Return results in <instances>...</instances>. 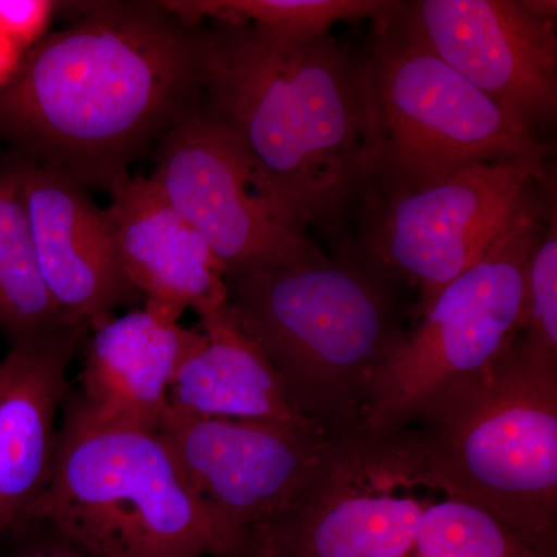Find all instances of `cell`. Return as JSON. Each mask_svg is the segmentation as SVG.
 Returning <instances> with one entry per match:
<instances>
[{"label": "cell", "mask_w": 557, "mask_h": 557, "mask_svg": "<svg viewBox=\"0 0 557 557\" xmlns=\"http://www.w3.org/2000/svg\"><path fill=\"white\" fill-rule=\"evenodd\" d=\"M0 89V146L112 193L200 108L203 24L166 2L70 3Z\"/></svg>", "instance_id": "cell-1"}, {"label": "cell", "mask_w": 557, "mask_h": 557, "mask_svg": "<svg viewBox=\"0 0 557 557\" xmlns=\"http://www.w3.org/2000/svg\"><path fill=\"white\" fill-rule=\"evenodd\" d=\"M200 110L234 139L256 193L348 255L370 193L361 54L330 33L203 24Z\"/></svg>", "instance_id": "cell-2"}, {"label": "cell", "mask_w": 557, "mask_h": 557, "mask_svg": "<svg viewBox=\"0 0 557 557\" xmlns=\"http://www.w3.org/2000/svg\"><path fill=\"white\" fill-rule=\"evenodd\" d=\"M242 332L300 416L333 438L364 434L373 395L410 330L403 289L357 258L322 255L225 274Z\"/></svg>", "instance_id": "cell-3"}, {"label": "cell", "mask_w": 557, "mask_h": 557, "mask_svg": "<svg viewBox=\"0 0 557 557\" xmlns=\"http://www.w3.org/2000/svg\"><path fill=\"white\" fill-rule=\"evenodd\" d=\"M403 431L432 491L557 545V368L515 341L435 392Z\"/></svg>", "instance_id": "cell-4"}, {"label": "cell", "mask_w": 557, "mask_h": 557, "mask_svg": "<svg viewBox=\"0 0 557 557\" xmlns=\"http://www.w3.org/2000/svg\"><path fill=\"white\" fill-rule=\"evenodd\" d=\"M28 522L95 557H234L244 539L189 486L159 432L91 420L67 399Z\"/></svg>", "instance_id": "cell-5"}, {"label": "cell", "mask_w": 557, "mask_h": 557, "mask_svg": "<svg viewBox=\"0 0 557 557\" xmlns=\"http://www.w3.org/2000/svg\"><path fill=\"white\" fill-rule=\"evenodd\" d=\"M361 62L370 193L482 163H522L547 177L548 146L413 36L395 2L372 17Z\"/></svg>", "instance_id": "cell-6"}, {"label": "cell", "mask_w": 557, "mask_h": 557, "mask_svg": "<svg viewBox=\"0 0 557 557\" xmlns=\"http://www.w3.org/2000/svg\"><path fill=\"white\" fill-rule=\"evenodd\" d=\"M537 193L485 255L418 317L376 387L364 434L381 437L408 428L435 392L485 368L518 338L528 265L556 211Z\"/></svg>", "instance_id": "cell-7"}, {"label": "cell", "mask_w": 557, "mask_h": 557, "mask_svg": "<svg viewBox=\"0 0 557 557\" xmlns=\"http://www.w3.org/2000/svg\"><path fill=\"white\" fill-rule=\"evenodd\" d=\"M522 163H482L423 185L369 194L346 256L418 292L420 317L547 182Z\"/></svg>", "instance_id": "cell-8"}, {"label": "cell", "mask_w": 557, "mask_h": 557, "mask_svg": "<svg viewBox=\"0 0 557 557\" xmlns=\"http://www.w3.org/2000/svg\"><path fill=\"white\" fill-rule=\"evenodd\" d=\"M432 490L408 432L350 438L292 507L245 528L234 557H413Z\"/></svg>", "instance_id": "cell-9"}, {"label": "cell", "mask_w": 557, "mask_h": 557, "mask_svg": "<svg viewBox=\"0 0 557 557\" xmlns=\"http://www.w3.org/2000/svg\"><path fill=\"white\" fill-rule=\"evenodd\" d=\"M159 435L189 486L242 531L296 504L350 440L329 437L309 420H228L171 408Z\"/></svg>", "instance_id": "cell-10"}, {"label": "cell", "mask_w": 557, "mask_h": 557, "mask_svg": "<svg viewBox=\"0 0 557 557\" xmlns=\"http://www.w3.org/2000/svg\"><path fill=\"white\" fill-rule=\"evenodd\" d=\"M152 156L149 178L207 240L225 274L324 255L256 193L239 146L200 108L175 124Z\"/></svg>", "instance_id": "cell-11"}, {"label": "cell", "mask_w": 557, "mask_h": 557, "mask_svg": "<svg viewBox=\"0 0 557 557\" xmlns=\"http://www.w3.org/2000/svg\"><path fill=\"white\" fill-rule=\"evenodd\" d=\"M395 13L424 46L533 132L557 116L555 22L518 0H412Z\"/></svg>", "instance_id": "cell-12"}, {"label": "cell", "mask_w": 557, "mask_h": 557, "mask_svg": "<svg viewBox=\"0 0 557 557\" xmlns=\"http://www.w3.org/2000/svg\"><path fill=\"white\" fill-rule=\"evenodd\" d=\"M21 186L51 298L70 324L94 329L145 299L121 267L106 208L64 172L21 157Z\"/></svg>", "instance_id": "cell-13"}, {"label": "cell", "mask_w": 557, "mask_h": 557, "mask_svg": "<svg viewBox=\"0 0 557 557\" xmlns=\"http://www.w3.org/2000/svg\"><path fill=\"white\" fill-rule=\"evenodd\" d=\"M203 341L200 329L143 307L90 329L76 394L67 401L101 423L159 432L183 359Z\"/></svg>", "instance_id": "cell-14"}, {"label": "cell", "mask_w": 557, "mask_h": 557, "mask_svg": "<svg viewBox=\"0 0 557 557\" xmlns=\"http://www.w3.org/2000/svg\"><path fill=\"white\" fill-rule=\"evenodd\" d=\"M89 333L67 325L11 344L0 361V533L21 523L49 483L70 364Z\"/></svg>", "instance_id": "cell-15"}, {"label": "cell", "mask_w": 557, "mask_h": 557, "mask_svg": "<svg viewBox=\"0 0 557 557\" xmlns=\"http://www.w3.org/2000/svg\"><path fill=\"white\" fill-rule=\"evenodd\" d=\"M109 197L121 267L146 307L178 321L185 310L199 314L226 304L222 263L152 180L131 175Z\"/></svg>", "instance_id": "cell-16"}, {"label": "cell", "mask_w": 557, "mask_h": 557, "mask_svg": "<svg viewBox=\"0 0 557 557\" xmlns=\"http://www.w3.org/2000/svg\"><path fill=\"white\" fill-rule=\"evenodd\" d=\"M197 317L203 341L175 373L171 409L228 420H307L270 359L242 332L228 302Z\"/></svg>", "instance_id": "cell-17"}, {"label": "cell", "mask_w": 557, "mask_h": 557, "mask_svg": "<svg viewBox=\"0 0 557 557\" xmlns=\"http://www.w3.org/2000/svg\"><path fill=\"white\" fill-rule=\"evenodd\" d=\"M70 324L47 288L21 186V156L0 150V333L11 344ZM84 325V324H83Z\"/></svg>", "instance_id": "cell-18"}, {"label": "cell", "mask_w": 557, "mask_h": 557, "mask_svg": "<svg viewBox=\"0 0 557 557\" xmlns=\"http://www.w3.org/2000/svg\"><path fill=\"white\" fill-rule=\"evenodd\" d=\"M416 557H557V545L527 536L483 508L446 497L424 508Z\"/></svg>", "instance_id": "cell-19"}, {"label": "cell", "mask_w": 557, "mask_h": 557, "mask_svg": "<svg viewBox=\"0 0 557 557\" xmlns=\"http://www.w3.org/2000/svg\"><path fill=\"white\" fill-rule=\"evenodd\" d=\"M387 0H166L185 20L249 24L289 36L330 33L339 21L372 20Z\"/></svg>", "instance_id": "cell-20"}, {"label": "cell", "mask_w": 557, "mask_h": 557, "mask_svg": "<svg viewBox=\"0 0 557 557\" xmlns=\"http://www.w3.org/2000/svg\"><path fill=\"white\" fill-rule=\"evenodd\" d=\"M516 343L534 361L557 368L556 211L528 265L525 307Z\"/></svg>", "instance_id": "cell-21"}, {"label": "cell", "mask_w": 557, "mask_h": 557, "mask_svg": "<svg viewBox=\"0 0 557 557\" xmlns=\"http://www.w3.org/2000/svg\"><path fill=\"white\" fill-rule=\"evenodd\" d=\"M61 5L51 0H0V38L25 53L49 33Z\"/></svg>", "instance_id": "cell-22"}, {"label": "cell", "mask_w": 557, "mask_h": 557, "mask_svg": "<svg viewBox=\"0 0 557 557\" xmlns=\"http://www.w3.org/2000/svg\"><path fill=\"white\" fill-rule=\"evenodd\" d=\"M22 51L0 38V89L9 83L22 58Z\"/></svg>", "instance_id": "cell-23"}, {"label": "cell", "mask_w": 557, "mask_h": 557, "mask_svg": "<svg viewBox=\"0 0 557 557\" xmlns=\"http://www.w3.org/2000/svg\"><path fill=\"white\" fill-rule=\"evenodd\" d=\"M520 5L539 20L556 22L557 3L555 0H522Z\"/></svg>", "instance_id": "cell-24"}, {"label": "cell", "mask_w": 557, "mask_h": 557, "mask_svg": "<svg viewBox=\"0 0 557 557\" xmlns=\"http://www.w3.org/2000/svg\"><path fill=\"white\" fill-rule=\"evenodd\" d=\"M20 557H81L78 553L73 552L72 548L54 547V548H40L35 552L25 553Z\"/></svg>", "instance_id": "cell-25"}, {"label": "cell", "mask_w": 557, "mask_h": 557, "mask_svg": "<svg viewBox=\"0 0 557 557\" xmlns=\"http://www.w3.org/2000/svg\"><path fill=\"white\" fill-rule=\"evenodd\" d=\"M413 557H416V556H413Z\"/></svg>", "instance_id": "cell-26"}]
</instances>
